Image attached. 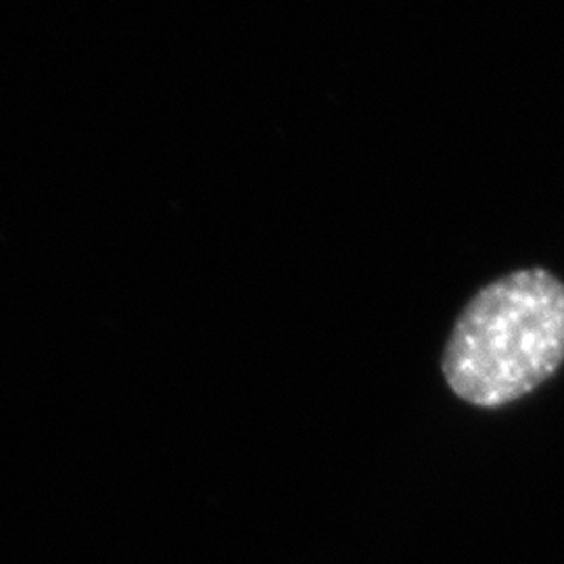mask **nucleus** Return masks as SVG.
<instances>
[{"label": "nucleus", "instance_id": "nucleus-1", "mask_svg": "<svg viewBox=\"0 0 564 564\" xmlns=\"http://www.w3.org/2000/svg\"><path fill=\"white\" fill-rule=\"evenodd\" d=\"M564 364V282L544 268L510 272L464 305L444 349L445 381L477 408L519 402Z\"/></svg>", "mask_w": 564, "mask_h": 564}]
</instances>
